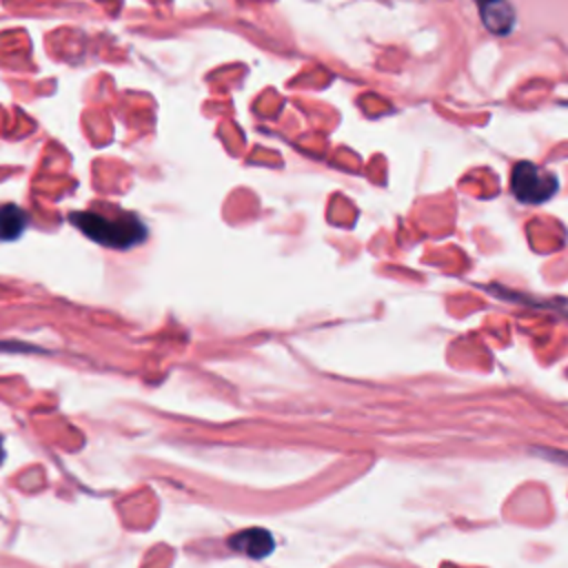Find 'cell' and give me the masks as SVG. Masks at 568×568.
<instances>
[{"label": "cell", "instance_id": "6da1fadb", "mask_svg": "<svg viewBox=\"0 0 568 568\" xmlns=\"http://www.w3.org/2000/svg\"><path fill=\"white\" fill-rule=\"evenodd\" d=\"M69 220L89 240L109 248L124 251L144 242L146 237V226L133 213L118 211V215H106L100 211H80V213H71Z\"/></svg>", "mask_w": 568, "mask_h": 568}, {"label": "cell", "instance_id": "7a4b0ae2", "mask_svg": "<svg viewBox=\"0 0 568 568\" xmlns=\"http://www.w3.org/2000/svg\"><path fill=\"white\" fill-rule=\"evenodd\" d=\"M559 180L552 171H546L532 162H517L510 173L513 195L524 204H541L557 193Z\"/></svg>", "mask_w": 568, "mask_h": 568}, {"label": "cell", "instance_id": "3957f363", "mask_svg": "<svg viewBox=\"0 0 568 568\" xmlns=\"http://www.w3.org/2000/svg\"><path fill=\"white\" fill-rule=\"evenodd\" d=\"M229 548L251 557V559H264L275 550V537L268 528L262 526H248L242 530H235L229 539H226Z\"/></svg>", "mask_w": 568, "mask_h": 568}, {"label": "cell", "instance_id": "277c9868", "mask_svg": "<svg viewBox=\"0 0 568 568\" xmlns=\"http://www.w3.org/2000/svg\"><path fill=\"white\" fill-rule=\"evenodd\" d=\"M475 2L479 7L481 22L486 24L488 31H493L497 36L510 33V29L515 24V11L506 0H475Z\"/></svg>", "mask_w": 568, "mask_h": 568}, {"label": "cell", "instance_id": "5b68a950", "mask_svg": "<svg viewBox=\"0 0 568 568\" xmlns=\"http://www.w3.org/2000/svg\"><path fill=\"white\" fill-rule=\"evenodd\" d=\"M27 229V213L16 204L0 206V240H18Z\"/></svg>", "mask_w": 568, "mask_h": 568}, {"label": "cell", "instance_id": "8992f818", "mask_svg": "<svg viewBox=\"0 0 568 568\" xmlns=\"http://www.w3.org/2000/svg\"><path fill=\"white\" fill-rule=\"evenodd\" d=\"M4 459V442H2V435H0V462Z\"/></svg>", "mask_w": 568, "mask_h": 568}]
</instances>
